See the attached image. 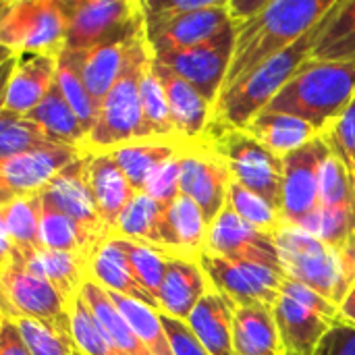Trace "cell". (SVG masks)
<instances>
[{
  "mask_svg": "<svg viewBox=\"0 0 355 355\" xmlns=\"http://www.w3.org/2000/svg\"><path fill=\"white\" fill-rule=\"evenodd\" d=\"M27 116L31 121H35L37 125H42L58 141L85 150L87 133H85L79 116L75 114L73 106L67 102L64 94L60 92L58 83L52 85V89L46 94V98L40 102V106H35Z\"/></svg>",
  "mask_w": 355,
  "mask_h": 355,
  "instance_id": "cell-33",
  "label": "cell"
},
{
  "mask_svg": "<svg viewBox=\"0 0 355 355\" xmlns=\"http://www.w3.org/2000/svg\"><path fill=\"white\" fill-rule=\"evenodd\" d=\"M231 183L233 177L227 164L202 141L185 148L181 156V193L204 210L210 225L225 208Z\"/></svg>",
  "mask_w": 355,
  "mask_h": 355,
  "instance_id": "cell-16",
  "label": "cell"
},
{
  "mask_svg": "<svg viewBox=\"0 0 355 355\" xmlns=\"http://www.w3.org/2000/svg\"><path fill=\"white\" fill-rule=\"evenodd\" d=\"M89 183H92V191H94V200H96L102 225L108 237H114L116 223L137 191L108 152L92 154Z\"/></svg>",
  "mask_w": 355,
  "mask_h": 355,
  "instance_id": "cell-24",
  "label": "cell"
},
{
  "mask_svg": "<svg viewBox=\"0 0 355 355\" xmlns=\"http://www.w3.org/2000/svg\"><path fill=\"white\" fill-rule=\"evenodd\" d=\"M166 337L171 341V349L175 355H210L206 352V347L202 345V341L196 337V333L191 331V327L185 320L173 318L168 314H160Z\"/></svg>",
  "mask_w": 355,
  "mask_h": 355,
  "instance_id": "cell-50",
  "label": "cell"
},
{
  "mask_svg": "<svg viewBox=\"0 0 355 355\" xmlns=\"http://www.w3.org/2000/svg\"><path fill=\"white\" fill-rule=\"evenodd\" d=\"M312 60L355 62V0H341L331 23L320 33Z\"/></svg>",
  "mask_w": 355,
  "mask_h": 355,
  "instance_id": "cell-35",
  "label": "cell"
},
{
  "mask_svg": "<svg viewBox=\"0 0 355 355\" xmlns=\"http://www.w3.org/2000/svg\"><path fill=\"white\" fill-rule=\"evenodd\" d=\"M243 129L252 133L260 144H264L279 158H285L287 154L320 137V131L310 123L285 112H270V110H262Z\"/></svg>",
  "mask_w": 355,
  "mask_h": 355,
  "instance_id": "cell-29",
  "label": "cell"
},
{
  "mask_svg": "<svg viewBox=\"0 0 355 355\" xmlns=\"http://www.w3.org/2000/svg\"><path fill=\"white\" fill-rule=\"evenodd\" d=\"M79 295L83 297V302L87 304V308L96 316L98 324L102 327V331L106 333V337L110 339V343L121 354L152 355L146 349V345L139 341V337L135 335V331L129 327V322L123 318V314L116 310V306L112 304L110 295L100 285H96L94 281L87 279Z\"/></svg>",
  "mask_w": 355,
  "mask_h": 355,
  "instance_id": "cell-32",
  "label": "cell"
},
{
  "mask_svg": "<svg viewBox=\"0 0 355 355\" xmlns=\"http://www.w3.org/2000/svg\"><path fill=\"white\" fill-rule=\"evenodd\" d=\"M300 229L308 231L310 235L318 237L320 241L341 248L349 237L355 235V204L354 206H339V208H324L308 216Z\"/></svg>",
  "mask_w": 355,
  "mask_h": 355,
  "instance_id": "cell-42",
  "label": "cell"
},
{
  "mask_svg": "<svg viewBox=\"0 0 355 355\" xmlns=\"http://www.w3.org/2000/svg\"><path fill=\"white\" fill-rule=\"evenodd\" d=\"M77 355H81V354H77Z\"/></svg>",
  "mask_w": 355,
  "mask_h": 355,
  "instance_id": "cell-55",
  "label": "cell"
},
{
  "mask_svg": "<svg viewBox=\"0 0 355 355\" xmlns=\"http://www.w3.org/2000/svg\"><path fill=\"white\" fill-rule=\"evenodd\" d=\"M108 293V291H106ZM112 304L116 306V310L123 314V318L129 322V327L135 331V335L139 337V341L146 345V349L152 355H175L171 349V341L166 337L160 312L129 300L125 295L119 293H108Z\"/></svg>",
  "mask_w": 355,
  "mask_h": 355,
  "instance_id": "cell-39",
  "label": "cell"
},
{
  "mask_svg": "<svg viewBox=\"0 0 355 355\" xmlns=\"http://www.w3.org/2000/svg\"><path fill=\"white\" fill-rule=\"evenodd\" d=\"M87 279L100 285L108 293H119L129 300H135L156 312H160L158 300L144 289V285L137 281L123 248L116 237L104 239L94 254L89 256L87 266ZM162 314V312H160Z\"/></svg>",
  "mask_w": 355,
  "mask_h": 355,
  "instance_id": "cell-23",
  "label": "cell"
},
{
  "mask_svg": "<svg viewBox=\"0 0 355 355\" xmlns=\"http://www.w3.org/2000/svg\"><path fill=\"white\" fill-rule=\"evenodd\" d=\"M212 4L214 0H139L146 29L160 27L177 17L208 8Z\"/></svg>",
  "mask_w": 355,
  "mask_h": 355,
  "instance_id": "cell-48",
  "label": "cell"
},
{
  "mask_svg": "<svg viewBox=\"0 0 355 355\" xmlns=\"http://www.w3.org/2000/svg\"><path fill=\"white\" fill-rule=\"evenodd\" d=\"M331 154L355 177V98L352 104L320 133Z\"/></svg>",
  "mask_w": 355,
  "mask_h": 355,
  "instance_id": "cell-46",
  "label": "cell"
},
{
  "mask_svg": "<svg viewBox=\"0 0 355 355\" xmlns=\"http://www.w3.org/2000/svg\"><path fill=\"white\" fill-rule=\"evenodd\" d=\"M152 71L156 73L162 89L166 94V102L179 133V139L185 146L198 144L212 119V104L183 77L160 64L152 56Z\"/></svg>",
  "mask_w": 355,
  "mask_h": 355,
  "instance_id": "cell-22",
  "label": "cell"
},
{
  "mask_svg": "<svg viewBox=\"0 0 355 355\" xmlns=\"http://www.w3.org/2000/svg\"><path fill=\"white\" fill-rule=\"evenodd\" d=\"M275 241L287 279L314 289L337 306L345 300L355 285V235L335 248L285 223Z\"/></svg>",
  "mask_w": 355,
  "mask_h": 355,
  "instance_id": "cell-3",
  "label": "cell"
},
{
  "mask_svg": "<svg viewBox=\"0 0 355 355\" xmlns=\"http://www.w3.org/2000/svg\"><path fill=\"white\" fill-rule=\"evenodd\" d=\"M235 50V27L227 25L214 37L177 52L152 54L160 64L189 81L212 106L218 100Z\"/></svg>",
  "mask_w": 355,
  "mask_h": 355,
  "instance_id": "cell-11",
  "label": "cell"
},
{
  "mask_svg": "<svg viewBox=\"0 0 355 355\" xmlns=\"http://www.w3.org/2000/svg\"><path fill=\"white\" fill-rule=\"evenodd\" d=\"M272 312L283 343V355H314L322 337L339 324L335 318L285 295L283 291L275 302Z\"/></svg>",
  "mask_w": 355,
  "mask_h": 355,
  "instance_id": "cell-21",
  "label": "cell"
},
{
  "mask_svg": "<svg viewBox=\"0 0 355 355\" xmlns=\"http://www.w3.org/2000/svg\"><path fill=\"white\" fill-rule=\"evenodd\" d=\"M337 2L339 0H270L258 17L235 27V50L220 94L268 58L293 46L316 27Z\"/></svg>",
  "mask_w": 355,
  "mask_h": 355,
  "instance_id": "cell-1",
  "label": "cell"
},
{
  "mask_svg": "<svg viewBox=\"0 0 355 355\" xmlns=\"http://www.w3.org/2000/svg\"><path fill=\"white\" fill-rule=\"evenodd\" d=\"M67 23L64 50L85 52L139 35L144 15L139 0H58Z\"/></svg>",
  "mask_w": 355,
  "mask_h": 355,
  "instance_id": "cell-7",
  "label": "cell"
},
{
  "mask_svg": "<svg viewBox=\"0 0 355 355\" xmlns=\"http://www.w3.org/2000/svg\"><path fill=\"white\" fill-rule=\"evenodd\" d=\"M60 144L62 141H58L52 133H48L42 125H37L29 116L0 110V160L37 148L60 146Z\"/></svg>",
  "mask_w": 355,
  "mask_h": 355,
  "instance_id": "cell-38",
  "label": "cell"
},
{
  "mask_svg": "<svg viewBox=\"0 0 355 355\" xmlns=\"http://www.w3.org/2000/svg\"><path fill=\"white\" fill-rule=\"evenodd\" d=\"M204 254L227 260L262 262L283 268L275 237L243 223L229 204H225L220 214L212 220Z\"/></svg>",
  "mask_w": 355,
  "mask_h": 355,
  "instance_id": "cell-17",
  "label": "cell"
},
{
  "mask_svg": "<svg viewBox=\"0 0 355 355\" xmlns=\"http://www.w3.org/2000/svg\"><path fill=\"white\" fill-rule=\"evenodd\" d=\"M0 355H31L19 327L8 316L0 320Z\"/></svg>",
  "mask_w": 355,
  "mask_h": 355,
  "instance_id": "cell-52",
  "label": "cell"
},
{
  "mask_svg": "<svg viewBox=\"0 0 355 355\" xmlns=\"http://www.w3.org/2000/svg\"><path fill=\"white\" fill-rule=\"evenodd\" d=\"M233 312L235 308L212 287L187 318L210 355H233Z\"/></svg>",
  "mask_w": 355,
  "mask_h": 355,
  "instance_id": "cell-28",
  "label": "cell"
},
{
  "mask_svg": "<svg viewBox=\"0 0 355 355\" xmlns=\"http://www.w3.org/2000/svg\"><path fill=\"white\" fill-rule=\"evenodd\" d=\"M67 23L58 0H4L0 4V44L4 54H52L64 50Z\"/></svg>",
  "mask_w": 355,
  "mask_h": 355,
  "instance_id": "cell-9",
  "label": "cell"
},
{
  "mask_svg": "<svg viewBox=\"0 0 355 355\" xmlns=\"http://www.w3.org/2000/svg\"><path fill=\"white\" fill-rule=\"evenodd\" d=\"M87 154L75 146H48L0 160V204L21 196H40L69 164Z\"/></svg>",
  "mask_w": 355,
  "mask_h": 355,
  "instance_id": "cell-13",
  "label": "cell"
},
{
  "mask_svg": "<svg viewBox=\"0 0 355 355\" xmlns=\"http://www.w3.org/2000/svg\"><path fill=\"white\" fill-rule=\"evenodd\" d=\"M168 216H171L173 231H175L179 243L183 245V250L189 256L200 260V256L206 250V241H208V233H210V223H208L204 210L191 198L181 193L168 206Z\"/></svg>",
  "mask_w": 355,
  "mask_h": 355,
  "instance_id": "cell-40",
  "label": "cell"
},
{
  "mask_svg": "<svg viewBox=\"0 0 355 355\" xmlns=\"http://www.w3.org/2000/svg\"><path fill=\"white\" fill-rule=\"evenodd\" d=\"M144 35H146V29L139 35L79 52L81 75H83V81H85L94 102L98 104V108H100L102 100L108 96V92L114 87V83L121 79V75L125 73V69Z\"/></svg>",
  "mask_w": 355,
  "mask_h": 355,
  "instance_id": "cell-26",
  "label": "cell"
},
{
  "mask_svg": "<svg viewBox=\"0 0 355 355\" xmlns=\"http://www.w3.org/2000/svg\"><path fill=\"white\" fill-rule=\"evenodd\" d=\"M268 2L270 0H227V10L233 27H239L250 19L258 17L268 6Z\"/></svg>",
  "mask_w": 355,
  "mask_h": 355,
  "instance_id": "cell-53",
  "label": "cell"
},
{
  "mask_svg": "<svg viewBox=\"0 0 355 355\" xmlns=\"http://www.w3.org/2000/svg\"><path fill=\"white\" fill-rule=\"evenodd\" d=\"M331 156L322 137L283 158V216L300 227L320 206V171Z\"/></svg>",
  "mask_w": 355,
  "mask_h": 355,
  "instance_id": "cell-12",
  "label": "cell"
},
{
  "mask_svg": "<svg viewBox=\"0 0 355 355\" xmlns=\"http://www.w3.org/2000/svg\"><path fill=\"white\" fill-rule=\"evenodd\" d=\"M58 56L52 54H4V112L27 116L56 83Z\"/></svg>",
  "mask_w": 355,
  "mask_h": 355,
  "instance_id": "cell-14",
  "label": "cell"
},
{
  "mask_svg": "<svg viewBox=\"0 0 355 355\" xmlns=\"http://www.w3.org/2000/svg\"><path fill=\"white\" fill-rule=\"evenodd\" d=\"M227 25H231L227 0H214L208 8L177 17L154 29H146V42L152 54L187 50L214 37Z\"/></svg>",
  "mask_w": 355,
  "mask_h": 355,
  "instance_id": "cell-20",
  "label": "cell"
},
{
  "mask_svg": "<svg viewBox=\"0 0 355 355\" xmlns=\"http://www.w3.org/2000/svg\"><path fill=\"white\" fill-rule=\"evenodd\" d=\"M183 152L179 156L166 160L162 166H158L144 187V191L160 204L171 206L181 196V156H183Z\"/></svg>",
  "mask_w": 355,
  "mask_h": 355,
  "instance_id": "cell-49",
  "label": "cell"
},
{
  "mask_svg": "<svg viewBox=\"0 0 355 355\" xmlns=\"http://www.w3.org/2000/svg\"><path fill=\"white\" fill-rule=\"evenodd\" d=\"M56 83L60 92L64 94L67 102L73 106L75 114L79 116L85 133L89 135L96 119H98V104L94 102L83 75H81V62L79 52L75 50H62L58 54V69H56Z\"/></svg>",
  "mask_w": 355,
  "mask_h": 355,
  "instance_id": "cell-37",
  "label": "cell"
},
{
  "mask_svg": "<svg viewBox=\"0 0 355 355\" xmlns=\"http://www.w3.org/2000/svg\"><path fill=\"white\" fill-rule=\"evenodd\" d=\"M25 266L33 275L52 283L69 302H73L81 293L87 281L89 256L71 254V252H54V250L42 248L27 260Z\"/></svg>",
  "mask_w": 355,
  "mask_h": 355,
  "instance_id": "cell-30",
  "label": "cell"
},
{
  "mask_svg": "<svg viewBox=\"0 0 355 355\" xmlns=\"http://www.w3.org/2000/svg\"><path fill=\"white\" fill-rule=\"evenodd\" d=\"M119 241H121V248H123V252H125V256H127V260H129L137 281L144 285V289L148 293H152L158 300V293H160V287H162L168 262L173 258H168L166 254L156 252L152 248H146L141 243H135V241H127V239H119Z\"/></svg>",
  "mask_w": 355,
  "mask_h": 355,
  "instance_id": "cell-44",
  "label": "cell"
},
{
  "mask_svg": "<svg viewBox=\"0 0 355 355\" xmlns=\"http://www.w3.org/2000/svg\"><path fill=\"white\" fill-rule=\"evenodd\" d=\"M233 355H283L272 306L252 304L235 308Z\"/></svg>",
  "mask_w": 355,
  "mask_h": 355,
  "instance_id": "cell-27",
  "label": "cell"
},
{
  "mask_svg": "<svg viewBox=\"0 0 355 355\" xmlns=\"http://www.w3.org/2000/svg\"><path fill=\"white\" fill-rule=\"evenodd\" d=\"M42 200L21 196L0 204V264H27L42 250Z\"/></svg>",
  "mask_w": 355,
  "mask_h": 355,
  "instance_id": "cell-19",
  "label": "cell"
},
{
  "mask_svg": "<svg viewBox=\"0 0 355 355\" xmlns=\"http://www.w3.org/2000/svg\"><path fill=\"white\" fill-rule=\"evenodd\" d=\"M200 264L210 279V285L233 306L264 304L275 306L287 275L283 268L250 260H227L210 254L200 256Z\"/></svg>",
  "mask_w": 355,
  "mask_h": 355,
  "instance_id": "cell-10",
  "label": "cell"
},
{
  "mask_svg": "<svg viewBox=\"0 0 355 355\" xmlns=\"http://www.w3.org/2000/svg\"><path fill=\"white\" fill-rule=\"evenodd\" d=\"M200 141L227 164L235 183L262 196L283 212V158L237 127L210 123Z\"/></svg>",
  "mask_w": 355,
  "mask_h": 355,
  "instance_id": "cell-6",
  "label": "cell"
},
{
  "mask_svg": "<svg viewBox=\"0 0 355 355\" xmlns=\"http://www.w3.org/2000/svg\"><path fill=\"white\" fill-rule=\"evenodd\" d=\"M89 160H92V154H83L79 160L69 164L64 171H60L52 179V183L40 193V198L44 204L60 210L71 220H75L92 237H96L98 241H104L110 237L102 225V218L94 200V191L89 183Z\"/></svg>",
  "mask_w": 355,
  "mask_h": 355,
  "instance_id": "cell-15",
  "label": "cell"
},
{
  "mask_svg": "<svg viewBox=\"0 0 355 355\" xmlns=\"http://www.w3.org/2000/svg\"><path fill=\"white\" fill-rule=\"evenodd\" d=\"M212 289L208 275L204 272L200 260L193 258H173L168 262L158 302L162 314L185 320L191 316L200 300Z\"/></svg>",
  "mask_w": 355,
  "mask_h": 355,
  "instance_id": "cell-25",
  "label": "cell"
},
{
  "mask_svg": "<svg viewBox=\"0 0 355 355\" xmlns=\"http://www.w3.org/2000/svg\"><path fill=\"white\" fill-rule=\"evenodd\" d=\"M2 316L35 320L42 327L73 339L71 304L52 283L33 275L23 264H0Z\"/></svg>",
  "mask_w": 355,
  "mask_h": 355,
  "instance_id": "cell-8",
  "label": "cell"
},
{
  "mask_svg": "<svg viewBox=\"0 0 355 355\" xmlns=\"http://www.w3.org/2000/svg\"><path fill=\"white\" fill-rule=\"evenodd\" d=\"M227 204L237 212V216L243 223L252 225L254 229H258L270 237H275L285 225V216L279 208H275L268 200H264L262 196L241 187L235 181L229 185Z\"/></svg>",
  "mask_w": 355,
  "mask_h": 355,
  "instance_id": "cell-41",
  "label": "cell"
},
{
  "mask_svg": "<svg viewBox=\"0 0 355 355\" xmlns=\"http://www.w3.org/2000/svg\"><path fill=\"white\" fill-rule=\"evenodd\" d=\"M12 320V318H10ZM15 324L19 327L27 347L31 355H77V345L64 337H60L58 333L42 327L35 320H27V318H15Z\"/></svg>",
  "mask_w": 355,
  "mask_h": 355,
  "instance_id": "cell-47",
  "label": "cell"
},
{
  "mask_svg": "<svg viewBox=\"0 0 355 355\" xmlns=\"http://www.w3.org/2000/svg\"><path fill=\"white\" fill-rule=\"evenodd\" d=\"M355 204V177L333 154L320 171V206L339 208Z\"/></svg>",
  "mask_w": 355,
  "mask_h": 355,
  "instance_id": "cell-45",
  "label": "cell"
},
{
  "mask_svg": "<svg viewBox=\"0 0 355 355\" xmlns=\"http://www.w3.org/2000/svg\"><path fill=\"white\" fill-rule=\"evenodd\" d=\"M71 324L77 352L81 355H123L110 343L81 295H77L71 304Z\"/></svg>",
  "mask_w": 355,
  "mask_h": 355,
  "instance_id": "cell-43",
  "label": "cell"
},
{
  "mask_svg": "<svg viewBox=\"0 0 355 355\" xmlns=\"http://www.w3.org/2000/svg\"><path fill=\"white\" fill-rule=\"evenodd\" d=\"M42 200V198H40ZM42 248L54 252H71L92 256L94 250L102 243L92 237L85 229H81L75 220H71L60 210L42 202Z\"/></svg>",
  "mask_w": 355,
  "mask_h": 355,
  "instance_id": "cell-36",
  "label": "cell"
},
{
  "mask_svg": "<svg viewBox=\"0 0 355 355\" xmlns=\"http://www.w3.org/2000/svg\"><path fill=\"white\" fill-rule=\"evenodd\" d=\"M114 237L141 243L146 248L166 254L168 258H193L183 250L173 231L168 206L156 202L146 191H137L129 206L123 210L116 223Z\"/></svg>",
  "mask_w": 355,
  "mask_h": 355,
  "instance_id": "cell-18",
  "label": "cell"
},
{
  "mask_svg": "<svg viewBox=\"0 0 355 355\" xmlns=\"http://www.w3.org/2000/svg\"><path fill=\"white\" fill-rule=\"evenodd\" d=\"M355 98V62L308 60L264 108L297 116L320 133Z\"/></svg>",
  "mask_w": 355,
  "mask_h": 355,
  "instance_id": "cell-4",
  "label": "cell"
},
{
  "mask_svg": "<svg viewBox=\"0 0 355 355\" xmlns=\"http://www.w3.org/2000/svg\"><path fill=\"white\" fill-rule=\"evenodd\" d=\"M141 116H144V139L171 141V144L185 146L179 139L162 83L158 81L156 73L152 71V60L141 79Z\"/></svg>",
  "mask_w": 355,
  "mask_h": 355,
  "instance_id": "cell-34",
  "label": "cell"
},
{
  "mask_svg": "<svg viewBox=\"0 0 355 355\" xmlns=\"http://www.w3.org/2000/svg\"><path fill=\"white\" fill-rule=\"evenodd\" d=\"M339 2L322 17V21L316 27H312L293 46H289L281 54L268 58L264 64L254 69L248 77H243L231 89L220 94L212 106L210 123L243 129L254 116H258L277 98V94L300 73V69L308 60H312L314 46H316L320 33L324 31V27L331 23Z\"/></svg>",
  "mask_w": 355,
  "mask_h": 355,
  "instance_id": "cell-2",
  "label": "cell"
},
{
  "mask_svg": "<svg viewBox=\"0 0 355 355\" xmlns=\"http://www.w3.org/2000/svg\"><path fill=\"white\" fill-rule=\"evenodd\" d=\"M152 60L146 35L139 40L125 73L108 92L98 108V119L87 135L85 152L102 154L123 144L144 141L141 116V79Z\"/></svg>",
  "mask_w": 355,
  "mask_h": 355,
  "instance_id": "cell-5",
  "label": "cell"
},
{
  "mask_svg": "<svg viewBox=\"0 0 355 355\" xmlns=\"http://www.w3.org/2000/svg\"><path fill=\"white\" fill-rule=\"evenodd\" d=\"M187 146L181 144H171V141H131V144H123L114 150H110L108 154L116 160V164L123 168V173L127 175L129 183L135 187V191H144L148 179L152 177V173L162 166L166 160L179 156Z\"/></svg>",
  "mask_w": 355,
  "mask_h": 355,
  "instance_id": "cell-31",
  "label": "cell"
},
{
  "mask_svg": "<svg viewBox=\"0 0 355 355\" xmlns=\"http://www.w3.org/2000/svg\"><path fill=\"white\" fill-rule=\"evenodd\" d=\"M339 322L355 327V285L345 295V300L339 304Z\"/></svg>",
  "mask_w": 355,
  "mask_h": 355,
  "instance_id": "cell-54",
  "label": "cell"
},
{
  "mask_svg": "<svg viewBox=\"0 0 355 355\" xmlns=\"http://www.w3.org/2000/svg\"><path fill=\"white\" fill-rule=\"evenodd\" d=\"M314 355H355V327L335 324L318 343Z\"/></svg>",
  "mask_w": 355,
  "mask_h": 355,
  "instance_id": "cell-51",
  "label": "cell"
}]
</instances>
